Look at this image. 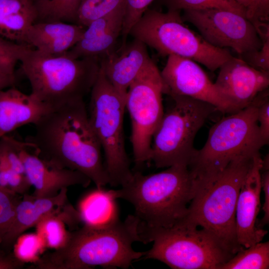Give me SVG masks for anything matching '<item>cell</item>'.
Wrapping results in <instances>:
<instances>
[{
  "label": "cell",
  "mask_w": 269,
  "mask_h": 269,
  "mask_svg": "<svg viewBox=\"0 0 269 269\" xmlns=\"http://www.w3.org/2000/svg\"><path fill=\"white\" fill-rule=\"evenodd\" d=\"M168 10L217 8L237 13L246 17V9L235 0H162Z\"/></svg>",
  "instance_id": "cell-27"
},
{
  "label": "cell",
  "mask_w": 269,
  "mask_h": 269,
  "mask_svg": "<svg viewBox=\"0 0 269 269\" xmlns=\"http://www.w3.org/2000/svg\"><path fill=\"white\" fill-rule=\"evenodd\" d=\"M257 100V121L261 136L265 145L269 142V88L256 96Z\"/></svg>",
  "instance_id": "cell-35"
},
{
  "label": "cell",
  "mask_w": 269,
  "mask_h": 269,
  "mask_svg": "<svg viewBox=\"0 0 269 269\" xmlns=\"http://www.w3.org/2000/svg\"><path fill=\"white\" fill-rule=\"evenodd\" d=\"M228 115L210 128L206 143L188 166L196 186L210 181L237 157L259 153L265 145L257 121L256 97L246 107Z\"/></svg>",
  "instance_id": "cell-6"
},
{
  "label": "cell",
  "mask_w": 269,
  "mask_h": 269,
  "mask_svg": "<svg viewBox=\"0 0 269 269\" xmlns=\"http://www.w3.org/2000/svg\"><path fill=\"white\" fill-rule=\"evenodd\" d=\"M124 4V0H82L76 24L86 27L92 21Z\"/></svg>",
  "instance_id": "cell-28"
},
{
  "label": "cell",
  "mask_w": 269,
  "mask_h": 269,
  "mask_svg": "<svg viewBox=\"0 0 269 269\" xmlns=\"http://www.w3.org/2000/svg\"><path fill=\"white\" fill-rule=\"evenodd\" d=\"M160 75L164 86L163 94L170 97L185 96L203 101L224 114L239 111L192 59L170 55Z\"/></svg>",
  "instance_id": "cell-13"
},
{
  "label": "cell",
  "mask_w": 269,
  "mask_h": 269,
  "mask_svg": "<svg viewBox=\"0 0 269 269\" xmlns=\"http://www.w3.org/2000/svg\"><path fill=\"white\" fill-rule=\"evenodd\" d=\"M129 35L153 48L161 56L176 55L189 58L211 71L233 56L226 48L213 46L189 28L180 10L162 12L147 8Z\"/></svg>",
  "instance_id": "cell-8"
},
{
  "label": "cell",
  "mask_w": 269,
  "mask_h": 269,
  "mask_svg": "<svg viewBox=\"0 0 269 269\" xmlns=\"http://www.w3.org/2000/svg\"><path fill=\"white\" fill-rule=\"evenodd\" d=\"M195 191L188 166L182 165L149 175L133 172L131 179L115 190L117 199L133 205L140 223L164 228L184 221Z\"/></svg>",
  "instance_id": "cell-3"
},
{
  "label": "cell",
  "mask_w": 269,
  "mask_h": 269,
  "mask_svg": "<svg viewBox=\"0 0 269 269\" xmlns=\"http://www.w3.org/2000/svg\"><path fill=\"white\" fill-rule=\"evenodd\" d=\"M262 159L260 153L254 156L238 198L236 209V235L239 244L244 248L262 242L268 233V231L258 228L256 225L261 207Z\"/></svg>",
  "instance_id": "cell-17"
},
{
  "label": "cell",
  "mask_w": 269,
  "mask_h": 269,
  "mask_svg": "<svg viewBox=\"0 0 269 269\" xmlns=\"http://www.w3.org/2000/svg\"><path fill=\"white\" fill-rule=\"evenodd\" d=\"M45 248L43 240L36 233L22 234L16 239L12 252L19 260L33 264L40 258Z\"/></svg>",
  "instance_id": "cell-29"
},
{
  "label": "cell",
  "mask_w": 269,
  "mask_h": 269,
  "mask_svg": "<svg viewBox=\"0 0 269 269\" xmlns=\"http://www.w3.org/2000/svg\"><path fill=\"white\" fill-rule=\"evenodd\" d=\"M237 2L240 4L247 9L249 6L251 2V0H235Z\"/></svg>",
  "instance_id": "cell-40"
},
{
  "label": "cell",
  "mask_w": 269,
  "mask_h": 269,
  "mask_svg": "<svg viewBox=\"0 0 269 269\" xmlns=\"http://www.w3.org/2000/svg\"><path fill=\"white\" fill-rule=\"evenodd\" d=\"M22 197L0 189V242L13 222L16 207Z\"/></svg>",
  "instance_id": "cell-33"
},
{
  "label": "cell",
  "mask_w": 269,
  "mask_h": 269,
  "mask_svg": "<svg viewBox=\"0 0 269 269\" xmlns=\"http://www.w3.org/2000/svg\"><path fill=\"white\" fill-rule=\"evenodd\" d=\"M164 112L152 138L150 160L157 168L189 166L197 149L195 136L217 109L211 104L181 96Z\"/></svg>",
  "instance_id": "cell-10"
},
{
  "label": "cell",
  "mask_w": 269,
  "mask_h": 269,
  "mask_svg": "<svg viewBox=\"0 0 269 269\" xmlns=\"http://www.w3.org/2000/svg\"><path fill=\"white\" fill-rule=\"evenodd\" d=\"M239 56V58L252 67L269 72V39L263 41V45L259 50L248 51Z\"/></svg>",
  "instance_id": "cell-36"
},
{
  "label": "cell",
  "mask_w": 269,
  "mask_h": 269,
  "mask_svg": "<svg viewBox=\"0 0 269 269\" xmlns=\"http://www.w3.org/2000/svg\"><path fill=\"white\" fill-rule=\"evenodd\" d=\"M20 62L31 94L57 109L90 93L100 70L101 58L74 59L66 53L49 55L29 47Z\"/></svg>",
  "instance_id": "cell-5"
},
{
  "label": "cell",
  "mask_w": 269,
  "mask_h": 269,
  "mask_svg": "<svg viewBox=\"0 0 269 269\" xmlns=\"http://www.w3.org/2000/svg\"><path fill=\"white\" fill-rule=\"evenodd\" d=\"M258 153L237 157L210 181L196 186L181 223L201 227L233 255L244 248L237 238L236 205L242 183Z\"/></svg>",
  "instance_id": "cell-4"
},
{
  "label": "cell",
  "mask_w": 269,
  "mask_h": 269,
  "mask_svg": "<svg viewBox=\"0 0 269 269\" xmlns=\"http://www.w3.org/2000/svg\"><path fill=\"white\" fill-rule=\"evenodd\" d=\"M30 47L0 36V70L15 79V68L25 51Z\"/></svg>",
  "instance_id": "cell-30"
},
{
  "label": "cell",
  "mask_w": 269,
  "mask_h": 269,
  "mask_svg": "<svg viewBox=\"0 0 269 269\" xmlns=\"http://www.w3.org/2000/svg\"><path fill=\"white\" fill-rule=\"evenodd\" d=\"M15 79L13 78L0 70V90L13 86Z\"/></svg>",
  "instance_id": "cell-39"
},
{
  "label": "cell",
  "mask_w": 269,
  "mask_h": 269,
  "mask_svg": "<svg viewBox=\"0 0 269 269\" xmlns=\"http://www.w3.org/2000/svg\"><path fill=\"white\" fill-rule=\"evenodd\" d=\"M31 187L25 174L0 166V189L23 196L27 193Z\"/></svg>",
  "instance_id": "cell-32"
},
{
  "label": "cell",
  "mask_w": 269,
  "mask_h": 269,
  "mask_svg": "<svg viewBox=\"0 0 269 269\" xmlns=\"http://www.w3.org/2000/svg\"><path fill=\"white\" fill-rule=\"evenodd\" d=\"M25 265V263L17 259L13 252L0 248V269H21Z\"/></svg>",
  "instance_id": "cell-38"
},
{
  "label": "cell",
  "mask_w": 269,
  "mask_h": 269,
  "mask_svg": "<svg viewBox=\"0 0 269 269\" xmlns=\"http://www.w3.org/2000/svg\"><path fill=\"white\" fill-rule=\"evenodd\" d=\"M55 109L31 93L10 87L0 90V138L27 124H35Z\"/></svg>",
  "instance_id": "cell-19"
},
{
  "label": "cell",
  "mask_w": 269,
  "mask_h": 269,
  "mask_svg": "<svg viewBox=\"0 0 269 269\" xmlns=\"http://www.w3.org/2000/svg\"><path fill=\"white\" fill-rule=\"evenodd\" d=\"M219 69L214 84L238 111L249 105L259 93L269 88V72L256 69L240 58L232 56Z\"/></svg>",
  "instance_id": "cell-16"
},
{
  "label": "cell",
  "mask_w": 269,
  "mask_h": 269,
  "mask_svg": "<svg viewBox=\"0 0 269 269\" xmlns=\"http://www.w3.org/2000/svg\"><path fill=\"white\" fill-rule=\"evenodd\" d=\"M15 143L22 161L25 175L34 188L33 195L50 197L56 195L63 188L79 185L88 186L91 180L83 173L61 168L40 156L30 142L15 138Z\"/></svg>",
  "instance_id": "cell-15"
},
{
  "label": "cell",
  "mask_w": 269,
  "mask_h": 269,
  "mask_svg": "<svg viewBox=\"0 0 269 269\" xmlns=\"http://www.w3.org/2000/svg\"><path fill=\"white\" fill-rule=\"evenodd\" d=\"M37 18L35 3L31 0H0V36L26 44V33Z\"/></svg>",
  "instance_id": "cell-21"
},
{
  "label": "cell",
  "mask_w": 269,
  "mask_h": 269,
  "mask_svg": "<svg viewBox=\"0 0 269 269\" xmlns=\"http://www.w3.org/2000/svg\"><path fill=\"white\" fill-rule=\"evenodd\" d=\"M82 0H37L36 22H77Z\"/></svg>",
  "instance_id": "cell-24"
},
{
  "label": "cell",
  "mask_w": 269,
  "mask_h": 269,
  "mask_svg": "<svg viewBox=\"0 0 269 269\" xmlns=\"http://www.w3.org/2000/svg\"><path fill=\"white\" fill-rule=\"evenodd\" d=\"M86 27L64 22H36L29 28L25 43L49 55L63 54L81 39Z\"/></svg>",
  "instance_id": "cell-20"
},
{
  "label": "cell",
  "mask_w": 269,
  "mask_h": 269,
  "mask_svg": "<svg viewBox=\"0 0 269 269\" xmlns=\"http://www.w3.org/2000/svg\"><path fill=\"white\" fill-rule=\"evenodd\" d=\"M115 190L97 188L84 195L80 200L77 211L83 225L105 227L119 220Z\"/></svg>",
  "instance_id": "cell-22"
},
{
  "label": "cell",
  "mask_w": 269,
  "mask_h": 269,
  "mask_svg": "<svg viewBox=\"0 0 269 269\" xmlns=\"http://www.w3.org/2000/svg\"><path fill=\"white\" fill-rule=\"evenodd\" d=\"M122 28L118 27L93 38H81L66 54L74 59L87 57L102 58L115 50Z\"/></svg>",
  "instance_id": "cell-23"
},
{
  "label": "cell",
  "mask_w": 269,
  "mask_h": 269,
  "mask_svg": "<svg viewBox=\"0 0 269 269\" xmlns=\"http://www.w3.org/2000/svg\"><path fill=\"white\" fill-rule=\"evenodd\" d=\"M90 95L87 109L89 120L104 152L109 184L122 186L133 175L123 129L126 100L108 80L101 67Z\"/></svg>",
  "instance_id": "cell-9"
},
{
  "label": "cell",
  "mask_w": 269,
  "mask_h": 269,
  "mask_svg": "<svg viewBox=\"0 0 269 269\" xmlns=\"http://www.w3.org/2000/svg\"><path fill=\"white\" fill-rule=\"evenodd\" d=\"M183 10L184 21L193 24L214 47L231 48L241 54L259 50L263 45L253 23L237 13L217 8Z\"/></svg>",
  "instance_id": "cell-12"
},
{
  "label": "cell",
  "mask_w": 269,
  "mask_h": 269,
  "mask_svg": "<svg viewBox=\"0 0 269 269\" xmlns=\"http://www.w3.org/2000/svg\"><path fill=\"white\" fill-rule=\"evenodd\" d=\"M164 84L152 61L138 74L128 90L126 108L131 120L132 145L136 167L150 161L153 135L164 114L162 95Z\"/></svg>",
  "instance_id": "cell-11"
},
{
  "label": "cell",
  "mask_w": 269,
  "mask_h": 269,
  "mask_svg": "<svg viewBox=\"0 0 269 269\" xmlns=\"http://www.w3.org/2000/svg\"><path fill=\"white\" fill-rule=\"evenodd\" d=\"M246 18L259 34L269 31V0H251L246 9Z\"/></svg>",
  "instance_id": "cell-34"
},
{
  "label": "cell",
  "mask_w": 269,
  "mask_h": 269,
  "mask_svg": "<svg viewBox=\"0 0 269 269\" xmlns=\"http://www.w3.org/2000/svg\"><path fill=\"white\" fill-rule=\"evenodd\" d=\"M140 222L134 214L105 227L83 225L69 231L63 247L41 256L29 269H88L97 266L128 269L145 254L132 247L134 243L141 241Z\"/></svg>",
  "instance_id": "cell-2"
},
{
  "label": "cell",
  "mask_w": 269,
  "mask_h": 269,
  "mask_svg": "<svg viewBox=\"0 0 269 269\" xmlns=\"http://www.w3.org/2000/svg\"><path fill=\"white\" fill-rule=\"evenodd\" d=\"M152 61L146 45L134 38L101 58L100 65L108 80L126 100L130 85Z\"/></svg>",
  "instance_id": "cell-18"
},
{
  "label": "cell",
  "mask_w": 269,
  "mask_h": 269,
  "mask_svg": "<svg viewBox=\"0 0 269 269\" xmlns=\"http://www.w3.org/2000/svg\"><path fill=\"white\" fill-rule=\"evenodd\" d=\"M34 126V134L26 140L34 146L41 157L59 167L83 173L97 188L109 184L102 148L84 99L52 110Z\"/></svg>",
  "instance_id": "cell-1"
},
{
  "label": "cell",
  "mask_w": 269,
  "mask_h": 269,
  "mask_svg": "<svg viewBox=\"0 0 269 269\" xmlns=\"http://www.w3.org/2000/svg\"><path fill=\"white\" fill-rule=\"evenodd\" d=\"M269 242L258 243L238 252L219 269H267L269 268Z\"/></svg>",
  "instance_id": "cell-25"
},
{
  "label": "cell",
  "mask_w": 269,
  "mask_h": 269,
  "mask_svg": "<svg viewBox=\"0 0 269 269\" xmlns=\"http://www.w3.org/2000/svg\"><path fill=\"white\" fill-rule=\"evenodd\" d=\"M141 242H153L144 259L159 261L173 269H219L234 255L203 229L181 224L171 228L139 225Z\"/></svg>",
  "instance_id": "cell-7"
},
{
  "label": "cell",
  "mask_w": 269,
  "mask_h": 269,
  "mask_svg": "<svg viewBox=\"0 0 269 269\" xmlns=\"http://www.w3.org/2000/svg\"><path fill=\"white\" fill-rule=\"evenodd\" d=\"M65 219L60 216L50 215L36 225V233L43 240L46 248L57 250L66 243L70 230L66 229Z\"/></svg>",
  "instance_id": "cell-26"
},
{
  "label": "cell",
  "mask_w": 269,
  "mask_h": 269,
  "mask_svg": "<svg viewBox=\"0 0 269 269\" xmlns=\"http://www.w3.org/2000/svg\"><path fill=\"white\" fill-rule=\"evenodd\" d=\"M67 193V188H63L56 195L50 197L23 195L16 207L13 222L0 242V248L11 252L19 236L50 215L63 217L70 229L77 227L81 222L80 216L69 202Z\"/></svg>",
  "instance_id": "cell-14"
},
{
  "label": "cell",
  "mask_w": 269,
  "mask_h": 269,
  "mask_svg": "<svg viewBox=\"0 0 269 269\" xmlns=\"http://www.w3.org/2000/svg\"><path fill=\"white\" fill-rule=\"evenodd\" d=\"M154 0H124V14L121 35V45L127 42V38L132 27L136 23Z\"/></svg>",
  "instance_id": "cell-31"
},
{
  "label": "cell",
  "mask_w": 269,
  "mask_h": 269,
  "mask_svg": "<svg viewBox=\"0 0 269 269\" xmlns=\"http://www.w3.org/2000/svg\"><path fill=\"white\" fill-rule=\"evenodd\" d=\"M261 187L264 193L265 201L262 207L264 216L257 227L263 229L269 222V168H261Z\"/></svg>",
  "instance_id": "cell-37"
}]
</instances>
